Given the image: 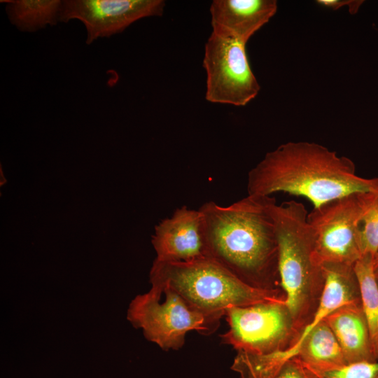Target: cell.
Masks as SVG:
<instances>
[{
  "label": "cell",
  "instance_id": "16",
  "mask_svg": "<svg viewBox=\"0 0 378 378\" xmlns=\"http://www.w3.org/2000/svg\"><path fill=\"white\" fill-rule=\"evenodd\" d=\"M359 243L362 255L369 254L374 257L378 251V194L361 218Z\"/></svg>",
  "mask_w": 378,
  "mask_h": 378
},
{
  "label": "cell",
  "instance_id": "19",
  "mask_svg": "<svg viewBox=\"0 0 378 378\" xmlns=\"http://www.w3.org/2000/svg\"><path fill=\"white\" fill-rule=\"evenodd\" d=\"M232 370L239 374V378H259L251 372L243 368H234Z\"/></svg>",
  "mask_w": 378,
  "mask_h": 378
},
{
  "label": "cell",
  "instance_id": "20",
  "mask_svg": "<svg viewBox=\"0 0 378 378\" xmlns=\"http://www.w3.org/2000/svg\"><path fill=\"white\" fill-rule=\"evenodd\" d=\"M373 270L376 278L378 279V251L373 259Z\"/></svg>",
  "mask_w": 378,
  "mask_h": 378
},
{
  "label": "cell",
  "instance_id": "8",
  "mask_svg": "<svg viewBox=\"0 0 378 378\" xmlns=\"http://www.w3.org/2000/svg\"><path fill=\"white\" fill-rule=\"evenodd\" d=\"M205 99L211 103L246 105L258 94L260 85L246 55V44L211 33L204 48Z\"/></svg>",
  "mask_w": 378,
  "mask_h": 378
},
{
  "label": "cell",
  "instance_id": "11",
  "mask_svg": "<svg viewBox=\"0 0 378 378\" xmlns=\"http://www.w3.org/2000/svg\"><path fill=\"white\" fill-rule=\"evenodd\" d=\"M276 10L275 0H214L210 6L212 32L246 44Z\"/></svg>",
  "mask_w": 378,
  "mask_h": 378
},
{
  "label": "cell",
  "instance_id": "17",
  "mask_svg": "<svg viewBox=\"0 0 378 378\" xmlns=\"http://www.w3.org/2000/svg\"><path fill=\"white\" fill-rule=\"evenodd\" d=\"M268 378H318V377L299 358L293 357L283 363Z\"/></svg>",
  "mask_w": 378,
  "mask_h": 378
},
{
  "label": "cell",
  "instance_id": "13",
  "mask_svg": "<svg viewBox=\"0 0 378 378\" xmlns=\"http://www.w3.org/2000/svg\"><path fill=\"white\" fill-rule=\"evenodd\" d=\"M6 2L10 22L22 31H36L59 22L62 1L14 0Z\"/></svg>",
  "mask_w": 378,
  "mask_h": 378
},
{
  "label": "cell",
  "instance_id": "7",
  "mask_svg": "<svg viewBox=\"0 0 378 378\" xmlns=\"http://www.w3.org/2000/svg\"><path fill=\"white\" fill-rule=\"evenodd\" d=\"M376 194L352 193L314 207L308 214L320 264L354 265L362 257L359 225Z\"/></svg>",
  "mask_w": 378,
  "mask_h": 378
},
{
  "label": "cell",
  "instance_id": "9",
  "mask_svg": "<svg viewBox=\"0 0 378 378\" xmlns=\"http://www.w3.org/2000/svg\"><path fill=\"white\" fill-rule=\"evenodd\" d=\"M162 0L62 1L59 22L80 20L87 31L86 43L120 33L136 20L162 15Z\"/></svg>",
  "mask_w": 378,
  "mask_h": 378
},
{
  "label": "cell",
  "instance_id": "18",
  "mask_svg": "<svg viewBox=\"0 0 378 378\" xmlns=\"http://www.w3.org/2000/svg\"><path fill=\"white\" fill-rule=\"evenodd\" d=\"M317 4L326 8L337 10L342 6H348L351 14H356L364 1L362 0H318Z\"/></svg>",
  "mask_w": 378,
  "mask_h": 378
},
{
  "label": "cell",
  "instance_id": "4",
  "mask_svg": "<svg viewBox=\"0 0 378 378\" xmlns=\"http://www.w3.org/2000/svg\"><path fill=\"white\" fill-rule=\"evenodd\" d=\"M149 278L151 287L168 286L193 309L220 318L230 307L286 301L283 290L251 287L209 258L175 262L155 260Z\"/></svg>",
  "mask_w": 378,
  "mask_h": 378
},
{
  "label": "cell",
  "instance_id": "12",
  "mask_svg": "<svg viewBox=\"0 0 378 378\" xmlns=\"http://www.w3.org/2000/svg\"><path fill=\"white\" fill-rule=\"evenodd\" d=\"M324 321L334 332L346 364L377 360L361 302L344 304Z\"/></svg>",
  "mask_w": 378,
  "mask_h": 378
},
{
  "label": "cell",
  "instance_id": "1",
  "mask_svg": "<svg viewBox=\"0 0 378 378\" xmlns=\"http://www.w3.org/2000/svg\"><path fill=\"white\" fill-rule=\"evenodd\" d=\"M270 197L248 195L226 206L210 201L199 210L209 258L251 287L283 290Z\"/></svg>",
  "mask_w": 378,
  "mask_h": 378
},
{
  "label": "cell",
  "instance_id": "14",
  "mask_svg": "<svg viewBox=\"0 0 378 378\" xmlns=\"http://www.w3.org/2000/svg\"><path fill=\"white\" fill-rule=\"evenodd\" d=\"M373 259L371 255H363L354 264V270L373 352L378 360V283L373 270Z\"/></svg>",
  "mask_w": 378,
  "mask_h": 378
},
{
  "label": "cell",
  "instance_id": "6",
  "mask_svg": "<svg viewBox=\"0 0 378 378\" xmlns=\"http://www.w3.org/2000/svg\"><path fill=\"white\" fill-rule=\"evenodd\" d=\"M224 316L229 329L221 342L237 352L263 356L285 351L300 336L286 301L233 307Z\"/></svg>",
  "mask_w": 378,
  "mask_h": 378
},
{
  "label": "cell",
  "instance_id": "3",
  "mask_svg": "<svg viewBox=\"0 0 378 378\" xmlns=\"http://www.w3.org/2000/svg\"><path fill=\"white\" fill-rule=\"evenodd\" d=\"M268 206L278 243L281 286L295 328L301 334L314 316L325 285L307 220L309 213L300 202L277 204L272 196Z\"/></svg>",
  "mask_w": 378,
  "mask_h": 378
},
{
  "label": "cell",
  "instance_id": "10",
  "mask_svg": "<svg viewBox=\"0 0 378 378\" xmlns=\"http://www.w3.org/2000/svg\"><path fill=\"white\" fill-rule=\"evenodd\" d=\"M152 244L160 262H190L208 257L202 214L186 206L155 227Z\"/></svg>",
  "mask_w": 378,
  "mask_h": 378
},
{
  "label": "cell",
  "instance_id": "21",
  "mask_svg": "<svg viewBox=\"0 0 378 378\" xmlns=\"http://www.w3.org/2000/svg\"><path fill=\"white\" fill-rule=\"evenodd\" d=\"M377 283H378V279H377Z\"/></svg>",
  "mask_w": 378,
  "mask_h": 378
},
{
  "label": "cell",
  "instance_id": "15",
  "mask_svg": "<svg viewBox=\"0 0 378 378\" xmlns=\"http://www.w3.org/2000/svg\"><path fill=\"white\" fill-rule=\"evenodd\" d=\"M306 365L318 378H378V360L328 367Z\"/></svg>",
  "mask_w": 378,
  "mask_h": 378
},
{
  "label": "cell",
  "instance_id": "5",
  "mask_svg": "<svg viewBox=\"0 0 378 378\" xmlns=\"http://www.w3.org/2000/svg\"><path fill=\"white\" fill-rule=\"evenodd\" d=\"M127 319L141 329L145 338L164 351L178 350L190 331L209 335L216 330L220 318L191 307L168 286L151 287L130 303Z\"/></svg>",
  "mask_w": 378,
  "mask_h": 378
},
{
  "label": "cell",
  "instance_id": "2",
  "mask_svg": "<svg viewBox=\"0 0 378 378\" xmlns=\"http://www.w3.org/2000/svg\"><path fill=\"white\" fill-rule=\"evenodd\" d=\"M247 190L251 195L304 197L314 208L355 192L378 193V177L358 176L350 158L321 144L290 141L267 153L249 171Z\"/></svg>",
  "mask_w": 378,
  "mask_h": 378
}]
</instances>
